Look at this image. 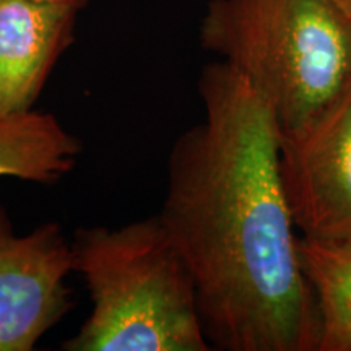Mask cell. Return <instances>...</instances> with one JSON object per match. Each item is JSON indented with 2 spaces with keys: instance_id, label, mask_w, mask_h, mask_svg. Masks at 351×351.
<instances>
[{
  "instance_id": "cell-1",
  "label": "cell",
  "mask_w": 351,
  "mask_h": 351,
  "mask_svg": "<svg viewBox=\"0 0 351 351\" xmlns=\"http://www.w3.org/2000/svg\"><path fill=\"white\" fill-rule=\"evenodd\" d=\"M204 117L176 140L158 213L186 262L210 345L317 351L319 313L283 191L278 127L225 62L199 80Z\"/></svg>"
},
{
  "instance_id": "cell-2",
  "label": "cell",
  "mask_w": 351,
  "mask_h": 351,
  "mask_svg": "<svg viewBox=\"0 0 351 351\" xmlns=\"http://www.w3.org/2000/svg\"><path fill=\"white\" fill-rule=\"evenodd\" d=\"M73 271L91 301L65 351H207L195 285L158 215L73 231Z\"/></svg>"
},
{
  "instance_id": "cell-3",
  "label": "cell",
  "mask_w": 351,
  "mask_h": 351,
  "mask_svg": "<svg viewBox=\"0 0 351 351\" xmlns=\"http://www.w3.org/2000/svg\"><path fill=\"white\" fill-rule=\"evenodd\" d=\"M200 43L245 78L278 134L351 83V25L330 0H210Z\"/></svg>"
},
{
  "instance_id": "cell-4",
  "label": "cell",
  "mask_w": 351,
  "mask_h": 351,
  "mask_svg": "<svg viewBox=\"0 0 351 351\" xmlns=\"http://www.w3.org/2000/svg\"><path fill=\"white\" fill-rule=\"evenodd\" d=\"M278 135L280 176L301 238L351 239V83L317 116Z\"/></svg>"
},
{
  "instance_id": "cell-5",
  "label": "cell",
  "mask_w": 351,
  "mask_h": 351,
  "mask_svg": "<svg viewBox=\"0 0 351 351\" xmlns=\"http://www.w3.org/2000/svg\"><path fill=\"white\" fill-rule=\"evenodd\" d=\"M72 244L62 226L19 234L0 204V351H32L73 309Z\"/></svg>"
},
{
  "instance_id": "cell-6",
  "label": "cell",
  "mask_w": 351,
  "mask_h": 351,
  "mask_svg": "<svg viewBox=\"0 0 351 351\" xmlns=\"http://www.w3.org/2000/svg\"><path fill=\"white\" fill-rule=\"evenodd\" d=\"M78 12L64 3L0 0V114L34 109L75 39Z\"/></svg>"
},
{
  "instance_id": "cell-7",
  "label": "cell",
  "mask_w": 351,
  "mask_h": 351,
  "mask_svg": "<svg viewBox=\"0 0 351 351\" xmlns=\"http://www.w3.org/2000/svg\"><path fill=\"white\" fill-rule=\"evenodd\" d=\"M82 152L80 138L52 112L0 114V178L52 186L75 169Z\"/></svg>"
},
{
  "instance_id": "cell-8",
  "label": "cell",
  "mask_w": 351,
  "mask_h": 351,
  "mask_svg": "<svg viewBox=\"0 0 351 351\" xmlns=\"http://www.w3.org/2000/svg\"><path fill=\"white\" fill-rule=\"evenodd\" d=\"M300 257L319 313L317 351H351V239L300 238Z\"/></svg>"
},
{
  "instance_id": "cell-9",
  "label": "cell",
  "mask_w": 351,
  "mask_h": 351,
  "mask_svg": "<svg viewBox=\"0 0 351 351\" xmlns=\"http://www.w3.org/2000/svg\"><path fill=\"white\" fill-rule=\"evenodd\" d=\"M330 2L339 8V12L341 15L348 20V23L351 25V0H330Z\"/></svg>"
},
{
  "instance_id": "cell-10",
  "label": "cell",
  "mask_w": 351,
  "mask_h": 351,
  "mask_svg": "<svg viewBox=\"0 0 351 351\" xmlns=\"http://www.w3.org/2000/svg\"><path fill=\"white\" fill-rule=\"evenodd\" d=\"M38 2H47V3H64V5H73L82 10L86 5L88 0H38Z\"/></svg>"
}]
</instances>
